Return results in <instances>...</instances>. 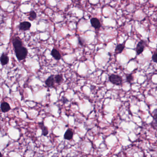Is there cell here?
<instances>
[{
  "label": "cell",
  "mask_w": 157,
  "mask_h": 157,
  "mask_svg": "<svg viewBox=\"0 0 157 157\" xmlns=\"http://www.w3.org/2000/svg\"><path fill=\"white\" fill-rule=\"evenodd\" d=\"M13 45L18 59L19 61L25 59L28 55V50L23 46L22 42L19 37H16L14 38L13 40Z\"/></svg>",
  "instance_id": "cell-1"
},
{
  "label": "cell",
  "mask_w": 157,
  "mask_h": 157,
  "mask_svg": "<svg viewBox=\"0 0 157 157\" xmlns=\"http://www.w3.org/2000/svg\"><path fill=\"white\" fill-rule=\"evenodd\" d=\"M109 80L112 84L117 86L122 85L123 82V78L120 76L114 74H112L109 76Z\"/></svg>",
  "instance_id": "cell-2"
},
{
  "label": "cell",
  "mask_w": 157,
  "mask_h": 157,
  "mask_svg": "<svg viewBox=\"0 0 157 157\" xmlns=\"http://www.w3.org/2000/svg\"><path fill=\"white\" fill-rule=\"evenodd\" d=\"M145 47H146V42L144 41L141 40L138 42L136 48V52L137 54L140 55L142 53L143 51L144 50Z\"/></svg>",
  "instance_id": "cell-3"
},
{
  "label": "cell",
  "mask_w": 157,
  "mask_h": 157,
  "mask_svg": "<svg viewBox=\"0 0 157 157\" xmlns=\"http://www.w3.org/2000/svg\"><path fill=\"white\" fill-rule=\"evenodd\" d=\"M31 26V23L28 21H24L20 23V25H19V28L21 31H27L30 29Z\"/></svg>",
  "instance_id": "cell-4"
},
{
  "label": "cell",
  "mask_w": 157,
  "mask_h": 157,
  "mask_svg": "<svg viewBox=\"0 0 157 157\" xmlns=\"http://www.w3.org/2000/svg\"><path fill=\"white\" fill-rule=\"evenodd\" d=\"M54 82H55L54 76L53 75H52L46 80L45 83L47 87L52 88L54 87Z\"/></svg>",
  "instance_id": "cell-5"
},
{
  "label": "cell",
  "mask_w": 157,
  "mask_h": 157,
  "mask_svg": "<svg viewBox=\"0 0 157 157\" xmlns=\"http://www.w3.org/2000/svg\"><path fill=\"white\" fill-rule=\"evenodd\" d=\"M90 23L93 27L96 29H99L101 27V24L100 20L96 18H92L90 20Z\"/></svg>",
  "instance_id": "cell-6"
},
{
  "label": "cell",
  "mask_w": 157,
  "mask_h": 157,
  "mask_svg": "<svg viewBox=\"0 0 157 157\" xmlns=\"http://www.w3.org/2000/svg\"><path fill=\"white\" fill-rule=\"evenodd\" d=\"M1 109L2 112L6 113L8 112L11 110V107L8 102H3L1 105Z\"/></svg>",
  "instance_id": "cell-7"
},
{
  "label": "cell",
  "mask_w": 157,
  "mask_h": 157,
  "mask_svg": "<svg viewBox=\"0 0 157 157\" xmlns=\"http://www.w3.org/2000/svg\"><path fill=\"white\" fill-rule=\"evenodd\" d=\"M51 55L54 59L57 60H59L61 58V55L58 50H57L55 48H53L51 51Z\"/></svg>",
  "instance_id": "cell-8"
},
{
  "label": "cell",
  "mask_w": 157,
  "mask_h": 157,
  "mask_svg": "<svg viewBox=\"0 0 157 157\" xmlns=\"http://www.w3.org/2000/svg\"><path fill=\"white\" fill-rule=\"evenodd\" d=\"M9 56H8L5 53H3L2 54L1 57V63L2 65H5L9 63Z\"/></svg>",
  "instance_id": "cell-9"
},
{
  "label": "cell",
  "mask_w": 157,
  "mask_h": 157,
  "mask_svg": "<svg viewBox=\"0 0 157 157\" xmlns=\"http://www.w3.org/2000/svg\"><path fill=\"white\" fill-rule=\"evenodd\" d=\"M73 132L71 129H68L65 132L64 137L65 140H70L73 137Z\"/></svg>",
  "instance_id": "cell-10"
},
{
  "label": "cell",
  "mask_w": 157,
  "mask_h": 157,
  "mask_svg": "<svg viewBox=\"0 0 157 157\" xmlns=\"http://www.w3.org/2000/svg\"><path fill=\"white\" fill-rule=\"evenodd\" d=\"M38 125L39 126L40 128L42 130V135H43L44 136H47L48 134V128L47 127L45 126L43 122H40L38 123Z\"/></svg>",
  "instance_id": "cell-11"
},
{
  "label": "cell",
  "mask_w": 157,
  "mask_h": 157,
  "mask_svg": "<svg viewBox=\"0 0 157 157\" xmlns=\"http://www.w3.org/2000/svg\"><path fill=\"white\" fill-rule=\"evenodd\" d=\"M124 47H125V45L124 43L119 44L117 45L116 48H115V53L116 54L121 53L123 51Z\"/></svg>",
  "instance_id": "cell-12"
},
{
  "label": "cell",
  "mask_w": 157,
  "mask_h": 157,
  "mask_svg": "<svg viewBox=\"0 0 157 157\" xmlns=\"http://www.w3.org/2000/svg\"><path fill=\"white\" fill-rule=\"evenodd\" d=\"M54 79H55V82L57 84H61L62 82L63 81V76L60 74H58V75H55Z\"/></svg>",
  "instance_id": "cell-13"
},
{
  "label": "cell",
  "mask_w": 157,
  "mask_h": 157,
  "mask_svg": "<svg viewBox=\"0 0 157 157\" xmlns=\"http://www.w3.org/2000/svg\"><path fill=\"white\" fill-rule=\"evenodd\" d=\"M36 18H37V14L35 12L32 11L30 13V14L28 17L29 20L31 21H33L36 19Z\"/></svg>",
  "instance_id": "cell-14"
},
{
  "label": "cell",
  "mask_w": 157,
  "mask_h": 157,
  "mask_svg": "<svg viewBox=\"0 0 157 157\" xmlns=\"http://www.w3.org/2000/svg\"><path fill=\"white\" fill-rule=\"evenodd\" d=\"M126 78L127 82L129 84L132 83V82L134 81V77H133V76H132V74H131L126 75Z\"/></svg>",
  "instance_id": "cell-15"
},
{
  "label": "cell",
  "mask_w": 157,
  "mask_h": 157,
  "mask_svg": "<svg viewBox=\"0 0 157 157\" xmlns=\"http://www.w3.org/2000/svg\"><path fill=\"white\" fill-rule=\"evenodd\" d=\"M151 125L152 127L154 129L157 130V121L154 120L153 121L151 122Z\"/></svg>",
  "instance_id": "cell-16"
},
{
  "label": "cell",
  "mask_w": 157,
  "mask_h": 157,
  "mask_svg": "<svg viewBox=\"0 0 157 157\" xmlns=\"http://www.w3.org/2000/svg\"><path fill=\"white\" fill-rule=\"evenodd\" d=\"M152 61L157 63V52H156L153 54L152 56Z\"/></svg>",
  "instance_id": "cell-17"
},
{
  "label": "cell",
  "mask_w": 157,
  "mask_h": 157,
  "mask_svg": "<svg viewBox=\"0 0 157 157\" xmlns=\"http://www.w3.org/2000/svg\"><path fill=\"white\" fill-rule=\"evenodd\" d=\"M152 114H153V119L157 121V109L154 110L152 113Z\"/></svg>",
  "instance_id": "cell-18"
},
{
  "label": "cell",
  "mask_w": 157,
  "mask_h": 157,
  "mask_svg": "<svg viewBox=\"0 0 157 157\" xmlns=\"http://www.w3.org/2000/svg\"><path fill=\"white\" fill-rule=\"evenodd\" d=\"M78 42L79 43L82 45V46H83L84 44V41L82 39V38H80V37H79L78 38Z\"/></svg>",
  "instance_id": "cell-19"
},
{
  "label": "cell",
  "mask_w": 157,
  "mask_h": 157,
  "mask_svg": "<svg viewBox=\"0 0 157 157\" xmlns=\"http://www.w3.org/2000/svg\"><path fill=\"white\" fill-rule=\"evenodd\" d=\"M69 101L65 97H63L62 98V102L64 103V104H65L66 103V102H68Z\"/></svg>",
  "instance_id": "cell-20"
}]
</instances>
